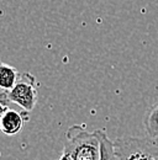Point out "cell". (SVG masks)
I'll return each mask as SVG.
<instances>
[{"label":"cell","instance_id":"1","mask_svg":"<svg viewBox=\"0 0 158 160\" xmlns=\"http://www.w3.org/2000/svg\"><path fill=\"white\" fill-rule=\"evenodd\" d=\"M63 154L72 160H100L101 144L99 129L89 132L78 124L69 127L66 132Z\"/></svg>","mask_w":158,"mask_h":160},{"label":"cell","instance_id":"2","mask_svg":"<svg viewBox=\"0 0 158 160\" xmlns=\"http://www.w3.org/2000/svg\"><path fill=\"white\" fill-rule=\"evenodd\" d=\"M37 88H39V81L32 74L27 72L21 73L20 79L11 90L1 91V96H0L1 107L6 106V103H15L20 106L24 111L31 112L35 108L39 99Z\"/></svg>","mask_w":158,"mask_h":160},{"label":"cell","instance_id":"3","mask_svg":"<svg viewBox=\"0 0 158 160\" xmlns=\"http://www.w3.org/2000/svg\"><path fill=\"white\" fill-rule=\"evenodd\" d=\"M114 149L118 160H158V143L152 138H118Z\"/></svg>","mask_w":158,"mask_h":160},{"label":"cell","instance_id":"4","mask_svg":"<svg viewBox=\"0 0 158 160\" xmlns=\"http://www.w3.org/2000/svg\"><path fill=\"white\" fill-rule=\"evenodd\" d=\"M0 117V128L1 132L8 136H14L21 132L26 121L30 120V112L27 111H16L10 107H1Z\"/></svg>","mask_w":158,"mask_h":160},{"label":"cell","instance_id":"5","mask_svg":"<svg viewBox=\"0 0 158 160\" xmlns=\"http://www.w3.org/2000/svg\"><path fill=\"white\" fill-rule=\"evenodd\" d=\"M20 73L19 70L11 65H8L5 63H1L0 65V88L1 91H9L11 90L15 84L18 82L20 79Z\"/></svg>","mask_w":158,"mask_h":160},{"label":"cell","instance_id":"6","mask_svg":"<svg viewBox=\"0 0 158 160\" xmlns=\"http://www.w3.org/2000/svg\"><path fill=\"white\" fill-rule=\"evenodd\" d=\"M143 126L150 138H158V101L147 110L143 118Z\"/></svg>","mask_w":158,"mask_h":160},{"label":"cell","instance_id":"7","mask_svg":"<svg viewBox=\"0 0 158 160\" xmlns=\"http://www.w3.org/2000/svg\"><path fill=\"white\" fill-rule=\"evenodd\" d=\"M100 133V144H101V157L100 160H118L115 149H114V142H111L108 134L103 131L99 129Z\"/></svg>","mask_w":158,"mask_h":160},{"label":"cell","instance_id":"8","mask_svg":"<svg viewBox=\"0 0 158 160\" xmlns=\"http://www.w3.org/2000/svg\"><path fill=\"white\" fill-rule=\"evenodd\" d=\"M59 160H72V159H71L69 157H67L66 154H62V155H61V158H59Z\"/></svg>","mask_w":158,"mask_h":160}]
</instances>
